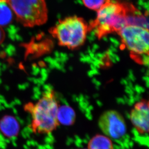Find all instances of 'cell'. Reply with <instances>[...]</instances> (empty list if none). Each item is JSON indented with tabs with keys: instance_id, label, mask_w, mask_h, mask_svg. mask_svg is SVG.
<instances>
[{
	"instance_id": "obj_1",
	"label": "cell",
	"mask_w": 149,
	"mask_h": 149,
	"mask_svg": "<svg viewBox=\"0 0 149 149\" xmlns=\"http://www.w3.org/2000/svg\"><path fill=\"white\" fill-rule=\"evenodd\" d=\"M59 104L56 95L52 89L44 92L35 103L25 104L24 109L31 115L30 130L34 133L49 134L59 126L58 111Z\"/></svg>"
},
{
	"instance_id": "obj_2",
	"label": "cell",
	"mask_w": 149,
	"mask_h": 149,
	"mask_svg": "<svg viewBox=\"0 0 149 149\" xmlns=\"http://www.w3.org/2000/svg\"><path fill=\"white\" fill-rule=\"evenodd\" d=\"M128 7L125 4L108 0L97 11L96 19L92 27L96 35L101 38L113 32H117L127 25Z\"/></svg>"
},
{
	"instance_id": "obj_3",
	"label": "cell",
	"mask_w": 149,
	"mask_h": 149,
	"mask_svg": "<svg viewBox=\"0 0 149 149\" xmlns=\"http://www.w3.org/2000/svg\"><path fill=\"white\" fill-rule=\"evenodd\" d=\"M89 27L83 18L77 16L61 20L50 33L59 45L74 49L82 46L86 41Z\"/></svg>"
},
{
	"instance_id": "obj_4",
	"label": "cell",
	"mask_w": 149,
	"mask_h": 149,
	"mask_svg": "<svg viewBox=\"0 0 149 149\" xmlns=\"http://www.w3.org/2000/svg\"><path fill=\"white\" fill-rule=\"evenodd\" d=\"M7 3L17 20L26 27L42 25L48 19L45 0H0Z\"/></svg>"
},
{
	"instance_id": "obj_5",
	"label": "cell",
	"mask_w": 149,
	"mask_h": 149,
	"mask_svg": "<svg viewBox=\"0 0 149 149\" xmlns=\"http://www.w3.org/2000/svg\"><path fill=\"white\" fill-rule=\"evenodd\" d=\"M118 33L123 43L131 53L139 56L148 55V29L138 26L127 25Z\"/></svg>"
},
{
	"instance_id": "obj_6",
	"label": "cell",
	"mask_w": 149,
	"mask_h": 149,
	"mask_svg": "<svg viewBox=\"0 0 149 149\" xmlns=\"http://www.w3.org/2000/svg\"><path fill=\"white\" fill-rule=\"evenodd\" d=\"M98 125L104 135L111 139H119L127 132L125 118L116 110H108L103 113L99 118Z\"/></svg>"
},
{
	"instance_id": "obj_7",
	"label": "cell",
	"mask_w": 149,
	"mask_h": 149,
	"mask_svg": "<svg viewBox=\"0 0 149 149\" xmlns=\"http://www.w3.org/2000/svg\"><path fill=\"white\" fill-rule=\"evenodd\" d=\"M149 101L142 99L134 105L130 113V119L134 127L141 135L149 132Z\"/></svg>"
},
{
	"instance_id": "obj_8",
	"label": "cell",
	"mask_w": 149,
	"mask_h": 149,
	"mask_svg": "<svg viewBox=\"0 0 149 149\" xmlns=\"http://www.w3.org/2000/svg\"><path fill=\"white\" fill-rule=\"evenodd\" d=\"M0 130L5 136L13 138L18 134L19 125L14 117L5 116L0 121Z\"/></svg>"
},
{
	"instance_id": "obj_9",
	"label": "cell",
	"mask_w": 149,
	"mask_h": 149,
	"mask_svg": "<svg viewBox=\"0 0 149 149\" xmlns=\"http://www.w3.org/2000/svg\"><path fill=\"white\" fill-rule=\"evenodd\" d=\"M87 149H114L113 141L105 135L97 134L89 141Z\"/></svg>"
},
{
	"instance_id": "obj_10",
	"label": "cell",
	"mask_w": 149,
	"mask_h": 149,
	"mask_svg": "<svg viewBox=\"0 0 149 149\" xmlns=\"http://www.w3.org/2000/svg\"><path fill=\"white\" fill-rule=\"evenodd\" d=\"M13 12L9 6L4 2H0V26L4 27L12 22Z\"/></svg>"
},
{
	"instance_id": "obj_11",
	"label": "cell",
	"mask_w": 149,
	"mask_h": 149,
	"mask_svg": "<svg viewBox=\"0 0 149 149\" xmlns=\"http://www.w3.org/2000/svg\"><path fill=\"white\" fill-rule=\"evenodd\" d=\"M58 120L59 124L70 125L74 121L75 114L72 109L68 107H59L58 111Z\"/></svg>"
},
{
	"instance_id": "obj_12",
	"label": "cell",
	"mask_w": 149,
	"mask_h": 149,
	"mask_svg": "<svg viewBox=\"0 0 149 149\" xmlns=\"http://www.w3.org/2000/svg\"><path fill=\"white\" fill-rule=\"evenodd\" d=\"M83 4L87 8L97 11L105 4L108 0H82Z\"/></svg>"
},
{
	"instance_id": "obj_13",
	"label": "cell",
	"mask_w": 149,
	"mask_h": 149,
	"mask_svg": "<svg viewBox=\"0 0 149 149\" xmlns=\"http://www.w3.org/2000/svg\"><path fill=\"white\" fill-rule=\"evenodd\" d=\"M6 39V33L2 27L0 26V45H1Z\"/></svg>"
},
{
	"instance_id": "obj_14",
	"label": "cell",
	"mask_w": 149,
	"mask_h": 149,
	"mask_svg": "<svg viewBox=\"0 0 149 149\" xmlns=\"http://www.w3.org/2000/svg\"><path fill=\"white\" fill-rule=\"evenodd\" d=\"M85 149V148H84V149Z\"/></svg>"
}]
</instances>
